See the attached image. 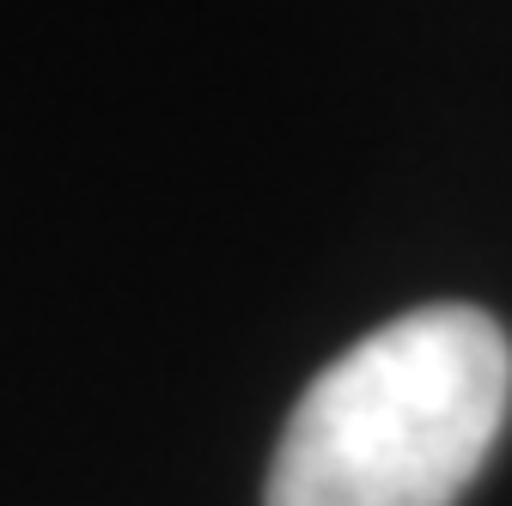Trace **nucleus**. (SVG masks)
Masks as SVG:
<instances>
[{"label":"nucleus","mask_w":512,"mask_h":506,"mask_svg":"<svg viewBox=\"0 0 512 506\" xmlns=\"http://www.w3.org/2000/svg\"><path fill=\"white\" fill-rule=\"evenodd\" d=\"M512 409V342L476 305H421L305 385L269 506H452Z\"/></svg>","instance_id":"1"}]
</instances>
